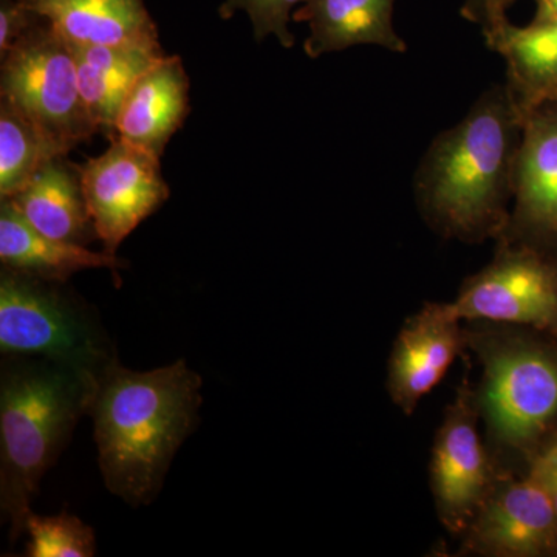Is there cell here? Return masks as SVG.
Returning a JSON list of instances; mask_svg holds the SVG:
<instances>
[{"label":"cell","instance_id":"obj_1","mask_svg":"<svg viewBox=\"0 0 557 557\" xmlns=\"http://www.w3.org/2000/svg\"><path fill=\"white\" fill-rule=\"evenodd\" d=\"M522 132V109L505 84L432 141L416 174L418 208L432 228L463 242L507 233Z\"/></svg>","mask_w":557,"mask_h":557},{"label":"cell","instance_id":"obj_2","mask_svg":"<svg viewBox=\"0 0 557 557\" xmlns=\"http://www.w3.org/2000/svg\"><path fill=\"white\" fill-rule=\"evenodd\" d=\"M201 384L183 359L148 372L115 361L101 373L89 416L110 493L131 507L157 497L172 458L196 426Z\"/></svg>","mask_w":557,"mask_h":557},{"label":"cell","instance_id":"obj_3","mask_svg":"<svg viewBox=\"0 0 557 557\" xmlns=\"http://www.w3.org/2000/svg\"><path fill=\"white\" fill-rule=\"evenodd\" d=\"M0 509L11 542L25 533L40 480L89 416L98 376L42 358L3 357Z\"/></svg>","mask_w":557,"mask_h":557},{"label":"cell","instance_id":"obj_4","mask_svg":"<svg viewBox=\"0 0 557 557\" xmlns=\"http://www.w3.org/2000/svg\"><path fill=\"white\" fill-rule=\"evenodd\" d=\"M467 344L482 364L479 416L498 454L530 456L557 418V357L512 325L474 321Z\"/></svg>","mask_w":557,"mask_h":557},{"label":"cell","instance_id":"obj_5","mask_svg":"<svg viewBox=\"0 0 557 557\" xmlns=\"http://www.w3.org/2000/svg\"><path fill=\"white\" fill-rule=\"evenodd\" d=\"M61 285L2 267L0 351L50 359L100 379L119 361L115 350L94 311Z\"/></svg>","mask_w":557,"mask_h":557},{"label":"cell","instance_id":"obj_6","mask_svg":"<svg viewBox=\"0 0 557 557\" xmlns=\"http://www.w3.org/2000/svg\"><path fill=\"white\" fill-rule=\"evenodd\" d=\"M40 21L3 58L0 97L65 157L100 127L81 97L72 47Z\"/></svg>","mask_w":557,"mask_h":557},{"label":"cell","instance_id":"obj_7","mask_svg":"<svg viewBox=\"0 0 557 557\" xmlns=\"http://www.w3.org/2000/svg\"><path fill=\"white\" fill-rule=\"evenodd\" d=\"M498 242L493 262L446 302L449 313L458 321L557 333V271L533 249L505 237Z\"/></svg>","mask_w":557,"mask_h":557},{"label":"cell","instance_id":"obj_8","mask_svg":"<svg viewBox=\"0 0 557 557\" xmlns=\"http://www.w3.org/2000/svg\"><path fill=\"white\" fill-rule=\"evenodd\" d=\"M76 170L102 251L108 255L116 256L139 223L170 199L160 157L120 138Z\"/></svg>","mask_w":557,"mask_h":557},{"label":"cell","instance_id":"obj_9","mask_svg":"<svg viewBox=\"0 0 557 557\" xmlns=\"http://www.w3.org/2000/svg\"><path fill=\"white\" fill-rule=\"evenodd\" d=\"M479 409L468 383L446 410L435 437L431 485L443 525L463 533L498 475L479 432Z\"/></svg>","mask_w":557,"mask_h":557},{"label":"cell","instance_id":"obj_10","mask_svg":"<svg viewBox=\"0 0 557 557\" xmlns=\"http://www.w3.org/2000/svg\"><path fill=\"white\" fill-rule=\"evenodd\" d=\"M557 542L555 505L541 480H496L467 530L468 548L485 556L542 555Z\"/></svg>","mask_w":557,"mask_h":557},{"label":"cell","instance_id":"obj_11","mask_svg":"<svg viewBox=\"0 0 557 557\" xmlns=\"http://www.w3.org/2000/svg\"><path fill=\"white\" fill-rule=\"evenodd\" d=\"M461 322L446 304H426L399 332L388 362V392L403 412L410 416L468 347Z\"/></svg>","mask_w":557,"mask_h":557},{"label":"cell","instance_id":"obj_12","mask_svg":"<svg viewBox=\"0 0 557 557\" xmlns=\"http://www.w3.org/2000/svg\"><path fill=\"white\" fill-rule=\"evenodd\" d=\"M512 203L502 237L557 234V109L549 102L523 113Z\"/></svg>","mask_w":557,"mask_h":557},{"label":"cell","instance_id":"obj_13","mask_svg":"<svg viewBox=\"0 0 557 557\" xmlns=\"http://www.w3.org/2000/svg\"><path fill=\"white\" fill-rule=\"evenodd\" d=\"M189 113V78L180 57H164L139 76L115 121V138L163 156Z\"/></svg>","mask_w":557,"mask_h":557},{"label":"cell","instance_id":"obj_14","mask_svg":"<svg viewBox=\"0 0 557 557\" xmlns=\"http://www.w3.org/2000/svg\"><path fill=\"white\" fill-rule=\"evenodd\" d=\"M78 46L160 47L157 24L143 0H20Z\"/></svg>","mask_w":557,"mask_h":557},{"label":"cell","instance_id":"obj_15","mask_svg":"<svg viewBox=\"0 0 557 557\" xmlns=\"http://www.w3.org/2000/svg\"><path fill=\"white\" fill-rule=\"evenodd\" d=\"M395 0H307L293 13L295 22H307V57L317 58L355 46H379L406 53L408 44L394 28Z\"/></svg>","mask_w":557,"mask_h":557},{"label":"cell","instance_id":"obj_16","mask_svg":"<svg viewBox=\"0 0 557 557\" xmlns=\"http://www.w3.org/2000/svg\"><path fill=\"white\" fill-rule=\"evenodd\" d=\"M0 262L3 269L58 284L83 270L108 269L116 277L119 270L127 269L119 256L44 236L5 199L0 205Z\"/></svg>","mask_w":557,"mask_h":557},{"label":"cell","instance_id":"obj_17","mask_svg":"<svg viewBox=\"0 0 557 557\" xmlns=\"http://www.w3.org/2000/svg\"><path fill=\"white\" fill-rule=\"evenodd\" d=\"M5 200L28 225L51 239L79 245L98 239L81 188L79 172L65 157L44 164L24 189Z\"/></svg>","mask_w":557,"mask_h":557},{"label":"cell","instance_id":"obj_18","mask_svg":"<svg viewBox=\"0 0 557 557\" xmlns=\"http://www.w3.org/2000/svg\"><path fill=\"white\" fill-rule=\"evenodd\" d=\"M81 97L100 131L113 135L121 106L139 76L166 57L161 47H106L70 44Z\"/></svg>","mask_w":557,"mask_h":557},{"label":"cell","instance_id":"obj_19","mask_svg":"<svg viewBox=\"0 0 557 557\" xmlns=\"http://www.w3.org/2000/svg\"><path fill=\"white\" fill-rule=\"evenodd\" d=\"M487 47L507 62L509 90L520 109L541 104L542 98L557 86V20L519 28L505 22L486 33Z\"/></svg>","mask_w":557,"mask_h":557},{"label":"cell","instance_id":"obj_20","mask_svg":"<svg viewBox=\"0 0 557 557\" xmlns=\"http://www.w3.org/2000/svg\"><path fill=\"white\" fill-rule=\"evenodd\" d=\"M62 157L35 126L0 101V197L10 199L50 160Z\"/></svg>","mask_w":557,"mask_h":557},{"label":"cell","instance_id":"obj_21","mask_svg":"<svg viewBox=\"0 0 557 557\" xmlns=\"http://www.w3.org/2000/svg\"><path fill=\"white\" fill-rule=\"evenodd\" d=\"M25 533H28V557H94L97 555V537L94 528L76 516H28Z\"/></svg>","mask_w":557,"mask_h":557},{"label":"cell","instance_id":"obj_22","mask_svg":"<svg viewBox=\"0 0 557 557\" xmlns=\"http://www.w3.org/2000/svg\"><path fill=\"white\" fill-rule=\"evenodd\" d=\"M307 0H225L219 13L223 20H230L237 10L245 11L251 20L255 38L260 42L274 35L285 49L295 46V36L288 30L293 7Z\"/></svg>","mask_w":557,"mask_h":557},{"label":"cell","instance_id":"obj_23","mask_svg":"<svg viewBox=\"0 0 557 557\" xmlns=\"http://www.w3.org/2000/svg\"><path fill=\"white\" fill-rule=\"evenodd\" d=\"M42 20L20 0H2L0 5V58H5L11 47Z\"/></svg>","mask_w":557,"mask_h":557},{"label":"cell","instance_id":"obj_24","mask_svg":"<svg viewBox=\"0 0 557 557\" xmlns=\"http://www.w3.org/2000/svg\"><path fill=\"white\" fill-rule=\"evenodd\" d=\"M515 0H467L461 16L482 25L483 35L507 22V9Z\"/></svg>","mask_w":557,"mask_h":557},{"label":"cell","instance_id":"obj_25","mask_svg":"<svg viewBox=\"0 0 557 557\" xmlns=\"http://www.w3.org/2000/svg\"><path fill=\"white\" fill-rule=\"evenodd\" d=\"M530 472H533L547 490L557 515V450L548 449L547 453L541 454L531 465Z\"/></svg>","mask_w":557,"mask_h":557},{"label":"cell","instance_id":"obj_26","mask_svg":"<svg viewBox=\"0 0 557 557\" xmlns=\"http://www.w3.org/2000/svg\"><path fill=\"white\" fill-rule=\"evenodd\" d=\"M557 20V0H537V13L533 22L544 24Z\"/></svg>","mask_w":557,"mask_h":557},{"label":"cell","instance_id":"obj_27","mask_svg":"<svg viewBox=\"0 0 557 557\" xmlns=\"http://www.w3.org/2000/svg\"><path fill=\"white\" fill-rule=\"evenodd\" d=\"M544 102H555V104H557V86L553 87V89H549L547 94H545V97L542 98L541 104H544Z\"/></svg>","mask_w":557,"mask_h":557},{"label":"cell","instance_id":"obj_28","mask_svg":"<svg viewBox=\"0 0 557 557\" xmlns=\"http://www.w3.org/2000/svg\"><path fill=\"white\" fill-rule=\"evenodd\" d=\"M549 449H553V450H557V442L555 443V445L552 446V448Z\"/></svg>","mask_w":557,"mask_h":557}]
</instances>
